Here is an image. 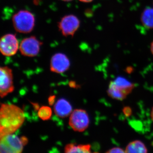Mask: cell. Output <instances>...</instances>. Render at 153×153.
Masks as SVG:
<instances>
[{"label":"cell","instance_id":"obj_1","mask_svg":"<svg viewBox=\"0 0 153 153\" xmlns=\"http://www.w3.org/2000/svg\"><path fill=\"white\" fill-rule=\"evenodd\" d=\"M24 111L13 104L1 103L0 108V137L14 134L25 120Z\"/></svg>","mask_w":153,"mask_h":153},{"label":"cell","instance_id":"obj_2","mask_svg":"<svg viewBox=\"0 0 153 153\" xmlns=\"http://www.w3.org/2000/svg\"><path fill=\"white\" fill-rule=\"evenodd\" d=\"M14 28L19 33H27L33 30L35 26L34 15L27 10H21L14 15L13 19Z\"/></svg>","mask_w":153,"mask_h":153},{"label":"cell","instance_id":"obj_3","mask_svg":"<svg viewBox=\"0 0 153 153\" xmlns=\"http://www.w3.org/2000/svg\"><path fill=\"white\" fill-rule=\"evenodd\" d=\"M0 152L21 153L25 146L22 138L14 134H10L0 137Z\"/></svg>","mask_w":153,"mask_h":153},{"label":"cell","instance_id":"obj_4","mask_svg":"<svg viewBox=\"0 0 153 153\" xmlns=\"http://www.w3.org/2000/svg\"><path fill=\"white\" fill-rule=\"evenodd\" d=\"M89 123L87 111L84 109H76L70 114L68 124L74 131L82 132L88 128Z\"/></svg>","mask_w":153,"mask_h":153},{"label":"cell","instance_id":"obj_5","mask_svg":"<svg viewBox=\"0 0 153 153\" xmlns=\"http://www.w3.org/2000/svg\"><path fill=\"white\" fill-rule=\"evenodd\" d=\"M108 87L115 95L121 99H125L133 90L134 85L126 78L118 76L110 82Z\"/></svg>","mask_w":153,"mask_h":153},{"label":"cell","instance_id":"obj_6","mask_svg":"<svg viewBox=\"0 0 153 153\" xmlns=\"http://www.w3.org/2000/svg\"><path fill=\"white\" fill-rule=\"evenodd\" d=\"M13 71L7 66L0 68V96L4 98L14 91Z\"/></svg>","mask_w":153,"mask_h":153},{"label":"cell","instance_id":"obj_7","mask_svg":"<svg viewBox=\"0 0 153 153\" xmlns=\"http://www.w3.org/2000/svg\"><path fill=\"white\" fill-rule=\"evenodd\" d=\"M19 47V41L13 34H6L1 38L0 50L3 55L13 56L17 53Z\"/></svg>","mask_w":153,"mask_h":153},{"label":"cell","instance_id":"obj_8","mask_svg":"<svg viewBox=\"0 0 153 153\" xmlns=\"http://www.w3.org/2000/svg\"><path fill=\"white\" fill-rule=\"evenodd\" d=\"M41 43L34 37L25 38L21 42L19 49L22 55L27 57H35L40 50Z\"/></svg>","mask_w":153,"mask_h":153},{"label":"cell","instance_id":"obj_9","mask_svg":"<svg viewBox=\"0 0 153 153\" xmlns=\"http://www.w3.org/2000/svg\"><path fill=\"white\" fill-rule=\"evenodd\" d=\"M79 21L72 15L63 17L59 24V28L64 36H73L79 27Z\"/></svg>","mask_w":153,"mask_h":153},{"label":"cell","instance_id":"obj_10","mask_svg":"<svg viewBox=\"0 0 153 153\" xmlns=\"http://www.w3.org/2000/svg\"><path fill=\"white\" fill-rule=\"evenodd\" d=\"M70 66L68 57L63 53H58L52 56L50 62V70L61 74L68 70Z\"/></svg>","mask_w":153,"mask_h":153},{"label":"cell","instance_id":"obj_11","mask_svg":"<svg viewBox=\"0 0 153 153\" xmlns=\"http://www.w3.org/2000/svg\"><path fill=\"white\" fill-rule=\"evenodd\" d=\"M72 107L69 102L65 99L58 100L54 105V111L58 117L65 118L71 114Z\"/></svg>","mask_w":153,"mask_h":153},{"label":"cell","instance_id":"obj_12","mask_svg":"<svg viewBox=\"0 0 153 153\" xmlns=\"http://www.w3.org/2000/svg\"><path fill=\"white\" fill-rule=\"evenodd\" d=\"M64 152L66 153H91L90 144L76 145V143H68L65 146Z\"/></svg>","mask_w":153,"mask_h":153},{"label":"cell","instance_id":"obj_13","mask_svg":"<svg viewBox=\"0 0 153 153\" xmlns=\"http://www.w3.org/2000/svg\"><path fill=\"white\" fill-rule=\"evenodd\" d=\"M140 20L144 27L148 29H153V8H146L141 15Z\"/></svg>","mask_w":153,"mask_h":153},{"label":"cell","instance_id":"obj_14","mask_svg":"<svg viewBox=\"0 0 153 153\" xmlns=\"http://www.w3.org/2000/svg\"><path fill=\"white\" fill-rule=\"evenodd\" d=\"M125 151L126 153H145L148 152L146 145L139 140H136L129 143Z\"/></svg>","mask_w":153,"mask_h":153},{"label":"cell","instance_id":"obj_15","mask_svg":"<svg viewBox=\"0 0 153 153\" xmlns=\"http://www.w3.org/2000/svg\"><path fill=\"white\" fill-rule=\"evenodd\" d=\"M52 113L51 108L48 106H43L38 109V116L42 120H48L51 118Z\"/></svg>","mask_w":153,"mask_h":153},{"label":"cell","instance_id":"obj_16","mask_svg":"<svg viewBox=\"0 0 153 153\" xmlns=\"http://www.w3.org/2000/svg\"><path fill=\"white\" fill-rule=\"evenodd\" d=\"M106 153H126L125 151L120 147H114L111 148L109 150L107 151Z\"/></svg>","mask_w":153,"mask_h":153},{"label":"cell","instance_id":"obj_17","mask_svg":"<svg viewBox=\"0 0 153 153\" xmlns=\"http://www.w3.org/2000/svg\"><path fill=\"white\" fill-rule=\"evenodd\" d=\"M123 111L124 114L127 117H129L132 114V112L131 108L129 106H126L124 107L123 109Z\"/></svg>","mask_w":153,"mask_h":153},{"label":"cell","instance_id":"obj_18","mask_svg":"<svg viewBox=\"0 0 153 153\" xmlns=\"http://www.w3.org/2000/svg\"><path fill=\"white\" fill-rule=\"evenodd\" d=\"M56 97L55 95L50 96L48 98V102L50 105H52L54 104L55 102V100Z\"/></svg>","mask_w":153,"mask_h":153},{"label":"cell","instance_id":"obj_19","mask_svg":"<svg viewBox=\"0 0 153 153\" xmlns=\"http://www.w3.org/2000/svg\"><path fill=\"white\" fill-rule=\"evenodd\" d=\"M32 104H33V106H34V108H35V109L38 111V109L40 108H39V105H38V103H32Z\"/></svg>","mask_w":153,"mask_h":153},{"label":"cell","instance_id":"obj_20","mask_svg":"<svg viewBox=\"0 0 153 153\" xmlns=\"http://www.w3.org/2000/svg\"><path fill=\"white\" fill-rule=\"evenodd\" d=\"M69 86L71 88H74L76 87V85L75 84V82H71L69 83Z\"/></svg>","mask_w":153,"mask_h":153},{"label":"cell","instance_id":"obj_21","mask_svg":"<svg viewBox=\"0 0 153 153\" xmlns=\"http://www.w3.org/2000/svg\"><path fill=\"white\" fill-rule=\"evenodd\" d=\"M79 1L82 2L88 3L92 1L93 0H79Z\"/></svg>","mask_w":153,"mask_h":153},{"label":"cell","instance_id":"obj_22","mask_svg":"<svg viewBox=\"0 0 153 153\" xmlns=\"http://www.w3.org/2000/svg\"><path fill=\"white\" fill-rule=\"evenodd\" d=\"M150 49L151 52H152V54L153 55V41L152 42V44H151Z\"/></svg>","mask_w":153,"mask_h":153},{"label":"cell","instance_id":"obj_23","mask_svg":"<svg viewBox=\"0 0 153 153\" xmlns=\"http://www.w3.org/2000/svg\"><path fill=\"white\" fill-rule=\"evenodd\" d=\"M151 116L152 120L153 121V107L152 108V111H151Z\"/></svg>","mask_w":153,"mask_h":153},{"label":"cell","instance_id":"obj_24","mask_svg":"<svg viewBox=\"0 0 153 153\" xmlns=\"http://www.w3.org/2000/svg\"><path fill=\"white\" fill-rule=\"evenodd\" d=\"M62 1H71V0H62Z\"/></svg>","mask_w":153,"mask_h":153}]
</instances>
